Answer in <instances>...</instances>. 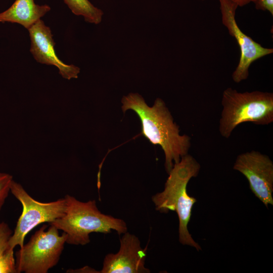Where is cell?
<instances>
[{"label": "cell", "instance_id": "13", "mask_svg": "<svg viewBox=\"0 0 273 273\" xmlns=\"http://www.w3.org/2000/svg\"><path fill=\"white\" fill-rule=\"evenodd\" d=\"M14 249L6 245L0 248V273H17Z\"/></svg>", "mask_w": 273, "mask_h": 273}, {"label": "cell", "instance_id": "15", "mask_svg": "<svg viewBox=\"0 0 273 273\" xmlns=\"http://www.w3.org/2000/svg\"><path fill=\"white\" fill-rule=\"evenodd\" d=\"M12 232L8 224L4 222L0 223V248L8 244Z\"/></svg>", "mask_w": 273, "mask_h": 273}, {"label": "cell", "instance_id": "11", "mask_svg": "<svg viewBox=\"0 0 273 273\" xmlns=\"http://www.w3.org/2000/svg\"><path fill=\"white\" fill-rule=\"evenodd\" d=\"M51 10L49 5H38L34 0H16L0 13V22L18 23L28 29Z\"/></svg>", "mask_w": 273, "mask_h": 273}, {"label": "cell", "instance_id": "6", "mask_svg": "<svg viewBox=\"0 0 273 273\" xmlns=\"http://www.w3.org/2000/svg\"><path fill=\"white\" fill-rule=\"evenodd\" d=\"M10 192L21 203L23 210L17 221L14 234L8 242V246L14 249L17 246L22 248L26 236L39 224H50L62 217L65 212V198L50 202H41L33 199L21 184L12 180Z\"/></svg>", "mask_w": 273, "mask_h": 273}, {"label": "cell", "instance_id": "12", "mask_svg": "<svg viewBox=\"0 0 273 273\" xmlns=\"http://www.w3.org/2000/svg\"><path fill=\"white\" fill-rule=\"evenodd\" d=\"M75 15L83 17L87 22L95 24L101 23L103 12L94 6L88 0H63Z\"/></svg>", "mask_w": 273, "mask_h": 273}, {"label": "cell", "instance_id": "3", "mask_svg": "<svg viewBox=\"0 0 273 273\" xmlns=\"http://www.w3.org/2000/svg\"><path fill=\"white\" fill-rule=\"evenodd\" d=\"M64 198L66 202L64 215L50 224L66 234V243L85 245L90 242L92 233L107 234L114 230L121 235L127 231L123 219L102 213L95 200L81 202L68 194Z\"/></svg>", "mask_w": 273, "mask_h": 273}, {"label": "cell", "instance_id": "8", "mask_svg": "<svg viewBox=\"0 0 273 273\" xmlns=\"http://www.w3.org/2000/svg\"><path fill=\"white\" fill-rule=\"evenodd\" d=\"M233 169L246 178L252 192L266 207L273 205V162L267 155L256 151L241 153Z\"/></svg>", "mask_w": 273, "mask_h": 273}, {"label": "cell", "instance_id": "5", "mask_svg": "<svg viewBox=\"0 0 273 273\" xmlns=\"http://www.w3.org/2000/svg\"><path fill=\"white\" fill-rule=\"evenodd\" d=\"M43 225L28 243L16 253L17 272L47 273L58 263L66 243L67 235H60L54 225Z\"/></svg>", "mask_w": 273, "mask_h": 273}, {"label": "cell", "instance_id": "4", "mask_svg": "<svg viewBox=\"0 0 273 273\" xmlns=\"http://www.w3.org/2000/svg\"><path fill=\"white\" fill-rule=\"evenodd\" d=\"M221 105L223 108L219 131L225 138H229L233 131L242 123L249 122L265 125L273 122L272 93H241L228 87L222 93Z\"/></svg>", "mask_w": 273, "mask_h": 273}, {"label": "cell", "instance_id": "1", "mask_svg": "<svg viewBox=\"0 0 273 273\" xmlns=\"http://www.w3.org/2000/svg\"><path fill=\"white\" fill-rule=\"evenodd\" d=\"M123 112L131 109L140 118L142 134L155 145L161 147L165 154V167L168 173L174 164L188 154L191 147V138L179 134V126L164 101L157 99L152 107L146 103L143 97L130 93L122 99Z\"/></svg>", "mask_w": 273, "mask_h": 273}, {"label": "cell", "instance_id": "7", "mask_svg": "<svg viewBox=\"0 0 273 273\" xmlns=\"http://www.w3.org/2000/svg\"><path fill=\"white\" fill-rule=\"evenodd\" d=\"M222 24L228 29L230 35L236 40L240 50L238 64L232 74L234 81L239 83L247 79L249 68L258 59L271 54L272 48L262 47L245 34L238 26L236 20L238 5L231 0H218Z\"/></svg>", "mask_w": 273, "mask_h": 273}, {"label": "cell", "instance_id": "9", "mask_svg": "<svg viewBox=\"0 0 273 273\" xmlns=\"http://www.w3.org/2000/svg\"><path fill=\"white\" fill-rule=\"evenodd\" d=\"M120 239V248L115 253L107 254L101 273H150L145 266L147 248H143L139 239L127 231Z\"/></svg>", "mask_w": 273, "mask_h": 273}, {"label": "cell", "instance_id": "10", "mask_svg": "<svg viewBox=\"0 0 273 273\" xmlns=\"http://www.w3.org/2000/svg\"><path fill=\"white\" fill-rule=\"evenodd\" d=\"M28 30L31 42L30 52L37 62L56 66L65 79L78 77L80 68L73 64H65L57 57L51 30L42 20L39 19Z\"/></svg>", "mask_w": 273, "mask_h": 273}, {"label": "cell", "instance_id": "14", "mask_svg": "<svg viewBox=\"0 0 273 273\" xmlns=\"http://www.w3.org/2000/svg\"><path fill=\"white\" fill-rule=\"evenodd\" d=\"M12 176L7 173L0 172V210L10 192Z\"/></svg>", "mask_w": 273, "mask_h": 273}, {"label": "cell", "instance_id": "2", "mask_svg": "<svg viewBox=\"0 0 273 273\" xmlns=\"http://www.w3.org/2000/svg\"><path fill=\"white\" fill-rule=\"evenodd\" d=\"M200 167L199 162L191 155L188 154L182 157L168 173L163 191L152 197L157 211L164 213L169 211L176 212L179 219V242L193 247L198 251L201 250V247L194 241L188 229L192 208L197 200L188 195L187 187L190 180L197 176Z\"/></svg>", "mask_w": 273, "mask_h": 273}, {"label": "cell", "instance_id": "16", "mask_svg": "<svg viewBox=\"0 0 273 273\" xmlns=\"http://www.w3.org/2000/svg\"><path fill=\"white\" fill-rule=\"evenodd\" d=\"M253 3L257 10L267 11L273 15V0H254Z\"/></svg>", "mask_w": 273, "mask_h": 273}, {"label": "cell", "instance_id": "17", "mask_svg": "<svg viewBox=\"0 0 273 273\" xmlns=\"http://www.w3.org/2000/svg\"><path fill=\"white\" fill-rule=\"evenodd\" d=\"M198 1H205V0H198ZM234 3H236L239 7H243L251 2H253L254 0H231Z\"/></svg>", "mask_w": 273, "mask_h": 273}]
</instances>
